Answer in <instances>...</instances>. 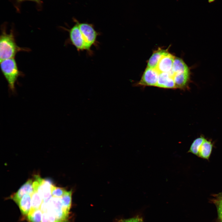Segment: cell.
<instances>
[{"instance_id":"3957f363","label":"cell","mask_w":222,"mask_h":222,"mask_svg":"<svg viewBox=\"0 0 222 222\" xmlns=\"http://www.w3.org/2000/svg\"><path fill=\"white\" fill-rule=\"evenodd\" d=\"M45 205V212L52 214L62 222H67L69 211L63 207L60 197L52 196Z\"/></svg>"},{"instance_id":"7402d4cb","label":"cell","mask_w":222,"mask_h":222,"mask_svg":"<svg viewBox=\"0 0 222 222\" xmlns=\"http://www.w3.org/2000/svg\"><path fill=\"white\" fill-rule=\"evenodd\" d=\"M214 200L216 206L222 207V192L217 195Z\"/></svg>"},{"instance_id":"277c9868","label":"cell","mask_w":222,"mask_h":222,"mask_svg":"<svg viewBox=\"0 0 222 222\" xmlns=\"http://www.w3.org/2000/svg\"><path fill=\"white\" fill-rule=\"evenodd\" d=\"M68 31L69 39L72 44L78 51L86 50L91 52L76 23L75 25L68 30Z\"/></svg>"},{"instance_id":"5bb4252c","label":"cell","mask_w":222,"mask_h":222,"mask_svg":"<svg viewBox=\"0 0 222 222\" xmlns=\"http://www.w3.org/2000/svg\"><path fill=\"white\" fill-rule=\"evenodd\" d=\"M212 148V145L211 142L205 139L201 146L198 156L208 159L211 153Z\"/></svg>"},{"instance_id":"6da1fadb","label":"cell","mask_w":222,"mask_h":222,"mask_svg":"<svg viewBox=\"0 0 222 222\" xmlns=\"http://www.w3.org/2000/svg\"><path fill=\"white\" fill-rule=\"evenodd\" d=\"M29 49L18 46L17 44L14 32L12 30L7 33L2 28L0 36V60L14 58L16 54L22 51H28Z\"/></svg>"},{"instance_id":"44dd1931","label":"cell","mask_w":222,"mask_h":222,"mask_svg":"<svg viewBox=\"0 0 222 222\" xmlns=\"http://www.w3.org/2000/svg\"><path fill=\"white\" fill-rule=\"evenodd\" d=\"M142 217L137 215L134 217L127 219H121L119 220L118 222H140Z\"/></svg>"},{"instance_id":"603a6c76","label":"cell","mask_w":222,"mask_h":222,"mask_svg":"<svg viewBox=\"0 0 222 222\" xmlns=\"http://www.w3.org/2000/svg\"><path fill=\"white\" fill-rule=\"evenodd\" d=\"M218 217L220 222H222V207L216 206Z\"/></svg>"},{"instance_id":"7a4b0ae2","label":"cell","mask_w":222,"mask_h":222,"mask_svg":"<svg viewBox=\"0 0 222 222\" xmlns=\"http://www.w3.org/2000/svg\"><path fill=\"white\" fill-rule=\"evenodd\" d=\"M1 72L6 80L9 89L12 92L15 91V85L18 78L23 75L20 71L14 58L0 61Z\"/></svg>"},{"instance_id":"7c38bea8","label":"cell","mask_w":222,"mask_h":222,"mask_svg":"<svg viewBox=\"0 0 222 222\" xmlns=\"http://www.w3.org/2000/svg\"><path fill=\"white\" fill-rule=\"evenodd\" d=\"M168 52L167 50H164L160 48L155 51L148 60V67L155 69L162 56Z\"/></svg>"},{"instance_id":"ffe728a7","label":"cell","mask_w":222,"mask_h":222,"mask_svg":"<svg viewBox=\"0 0 222 222\" xmlns=\"http://www.w3.org/2000/svg\"><path fill=\"white\" fill-rule=\"evenodd\" d=\"M41 222H62L52 214L47 212L43 213Z\"/></svg>"},{"instance_id":"8fae6325","label":"cell","mask_w":222,"mask_h":222,"mask_svg":"<svg viewBox=\"0 0 222 222\" xmlns=\"http://www.w3.org/2000/svg\"><path fill=\"white\" fill-rule=\"evenodd\" d=\"M18 206L23 215H27L31 207V195L29 194L24 195L20 200Z\"/></svg>"},{"instance_id":"ac0fdd59","label":"cell","mask_w":222,"mask_h":222,"mask_svg":"<svg viewBox=\"0 0 222 222\" xmlns=\"http://www.w3.org/2000/svg\"><path fill=\"white\" fill-rule=\"evenodd\" d=\"M72 191H66L64 195L60 197L63 207L69 211L72 204Z\"/></svg>"},{"instance_id":"9a60e30c","label":"cell","mask_w":222,"mask_h":222,"mask_svg":"<svg viewBox=\"0 0 222 222\" xmlns=\"http://www.w3.org/2000/svg\"><path fill=\"white\" fill-rule=\"evenodd\" d=\"M205 139L202 136L195 139L191 145L188 152L191 153L198 156L201 146Z\"/></svg>"},{"instance_id":"d6986e66","label":"cell","mask_w":222,"mask_h":222,"mask_svg":"<svg viewBox=\"0 0 222 222\" xmlns=\"http://www.w3.org/2000/svg\"><path fill=\"white\" fill-rule=\"evenodd\" d=\"M66 190L64 188L59 187L53 185L51 188L52 196L60 198L64 194Z\"/></svg>"},{"instance_id":"4fadbf2b","label":"cell","mask_w":222,"mask_h":222,"mask_svg":"<svg viewBox=\"0 0 222 222\" xmlns=\"http://www.w3.org/2000/svg\"><path fill=\"white\" fill-rule=\"evenodd\" d=\"M191 69L182 59L175 57L171 70L173 75L176 73L190 70Z\"/></svg>"},{"instance_id":"30bf717a","label":"cell","mask_w":222,"mask_h":222,"mask_svg":"<svg viewBox=\"0 0 222 222\" xmlns=\"http://www.w3.org/2000/svg\"><path fill=\"white\" fill-rule=\"evenodd\" d=\"M191 72V70L174 75L175 88L184 89L186 88L190 81Z\"/></svg>"},{"instance_id":"e0dca14e","label":"cell","mask_w":222,"mask_h":222,"mask_svg":"<svg viewBox=\"0 0 222 222\" xmlns=\"http://www.w3.org/2000/svg\"><path fill=\"white\" fill-rule=\"evenodd\" d=\"M42 213L40 209L30 210L27 219L30 222H41Z\"/></svg>"},{"instance_id":"cb8c5ba5","label":"cell","mask_w":222,"mask_h":222,"mask_svg":"<svg viewBox=\"0 0 222 222\" xmlns=\"http://www.w3.org/2000/svg\"><path fill=\"white\" fill-rule=\"evenodd\" d=\"M17 0L18 1H19V2H21V1H25V0H31V1H39V0Z\"/></svg>"},{"instance_id":"2e32d148","label":"cell","mask_w":222,"mask_h":222,"mask_svg":"<svg viewBox=\"0 0 222 222\" xmlns=\"http://www.w3.org/2000/svg\"><path fill=\"white\" fill-rule=\"evenodd\" d=\"M31 207L30 210L40 209L43 202V199L37 191H33L31 195Z\"/></svg>"},{"instance_id":"8992f818","label":"cell","mask_w":222,"mask_h":222,"mask_svg":"<svg viewBox=\"0 0 222 222\" xmlns=\"http://www.w3.org/2000/svg\"><path fill=\"white\" fill-rule=\"evenodd\" d=\"M159 73L156 69L147 67L138 84L143 86H156Z\"/></svg>"},{"instance_id":"5b68a950","label":"cell","mask_w":222,"mask_h":222,"mask_svg":"<svg viewBox=\"0 0 222 222\" xmlns=\"http://www.w3.org/2000/svg\"><path fill=\"white\" fill-rule=\"evenodd\" d=\"M78 24L84 39L90 50L92 46L95 44L98 33L91 24L87 23H80Z\"/></svg>"},{"instance_id":"9c48e42d","label":"cell","mask_w":222,"mask_h":222,"mask_svg":"<svg viewBox=\"0 0 222 222\" xmlns=\"http://www.w3.org/2000/svg\"><path fill=\"white\" fill-rule=\"evenodd\" d=\"M156 86L166 88H175L174 76L171 71L159 73Z\"/></svg>"},{"instance_id":"52a82bcc","label":"cell","mask_w":222,"mask_h":222,"mask_svg":"<svg viewBox=\"0 0 222 222\" xmlns=\"http://www.w3.org/2000/svg\"><path fill=\"white\" fill-rule=\"evenodd\" d=\"M33 180L29 179L15 193L11 195L9 198L13 200L18 205L23 196L26 194L31 195L33 192Z\"/></svg>"},{"instance_id":"d4e9b609","label":"cell","mask_w":222,"mask_h":222,"mask_svg":"<svg viewBox=\"0 0 222 222\" xmlns=\"http://www.w3.org/2000/svg\"><path fill=\"white\" fill-rule=\"evenodd\" d=\"M140 222H144V221H143V219L142 218V219H141V220L140 221Z\"/></svg>"},{"instance_id":"ba28073f","label":"cell","mask_w":222,"mask_h":222,"mask_svg":"<svg viewBox=\"0 0 222 222\" xmlns=\"http://www.w3.org/2000/svg\"><path fill=\"white\" fill-rule=\"evenodd\" d=\"M175 57L168 52H166L162 56L155 69L159 73L170 72L171 70Z\"/></svg>"}]
</instances>
